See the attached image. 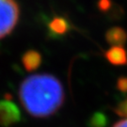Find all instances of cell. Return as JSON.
<instances>
[{"label":"cell","instance_id":"cell-7","mask_svg":"<svg viewBox=\"0 0 127 127\" xmlns=\"http://www.w3.org/2000/svg\"><path fill=\"white\" fill-rule=\"evenodd\" d=\"M48 28L53 35L62 36L68 32L70 26H69L68 21L65 18L60 16H56L49 22Z\"/></svg>","mask_w":127,"mask_h":127},{"label":"cell","instance_id":"cell-4","mask_svg":"<svg viewBox=\"0 0 127 127\" xmlns=\"http://www.w3.org/2000/svg\"><path fill=\"white\" fill-rule=\"evenodd\" d=\"M105 59L114 66L127 65V52L123 46H112L105 52Z\"/></svg>","mask_w":127,"mask_h":127},{"label":"cell","instance_id":"cell-5","mask_svg":"<svg viewBox=\"0 0 127 127\" xmlns=\"http://www.w3.org/2000/svg\"><path fill=\"white\" fill-rule=\"evenodd\" d=\"M105 40L112 46H123L127 41V33L122 27H111L105 33Z\"/></svg>","mask_w":127,"mask_h":127},{"label":"cell","instance_id":"cell-8","mask_svg":"<svg viewBox=\"0 0 127 127\" xmlns=\"http://www.w3.org/2000/svg\"><path fill=\"white\" fill-rule=\"evenodd\" d=\"M107 119L102 113H95L90 121L91 127H104L106 125Z\"/></svg>","mask_w":127,"mask_h":127},{"label":"cell","instance_id":"cell-9","mask_svg":"<svg viewBox=\"0 0 127 127\" xmlns=\"http://www.w3.org/2000/svg\"><path fill=\"white\" fill-rule=\"evenodd\" d=\"M113 111L118 115L119 117L127 119V98L121 101L113 108Z\"/></svg>","mask_w":127,"mask_h":127},{"label":"cell","instance_id":"cell-3","mask_svg":"<svg viewBox=\"0 0 127 127\" xmlns=\"http://www.w3.org/2000/svg\"><path fill=\"white\" fill-rule=\"evenodd\" d=\"M21 120V111L13 102L6 97L0 101V125L9 127L17 123Z\"/></svg>","mask_w":127,"mask_h":127},{"label":"cell","instance_id":"cell-10","mask_svg":"<svg viewBox=\"0 0 127 127\" xmlns=\"http://www.w3.org/2000/svg\"><path fill=\"white\" fill-rule=\"evenodd\" d=\"M117 89L121 92L126 93L127 92V76H122L120 77L117 81Z\"/></svg>","mask_w":127,"mask_h":127},{"label":"cell","instance_id":"cell-12","mask_svg":"<svg viewBox=\"0 0 127 127\" xmlns=\"http://www.w3.org/2000/svg\"><path fill=\"white\" fill-rule=\"evenodd\" d=\"M113 127H127V119L122 120L117 123H115Z\"/></svg>","mask_w":127,"mask_h":127},{"label":"cell","instance_id":"cell-1","mask_svg":"<svg viewBox=\"0 0 127 127\" xmlns=\"http://www.w3.org/2000/svg\"><path fill=\"white\" fill-rule=\"evenodd\" d=\"M19 97L24 108L33 117L46 118L55 114L64 103L62 84L51 74H34L20 86Z\"/></svg>","mask_w":127,"mask_h":127},{"label":"cell","instance_id":"cell-11","mask_svg":"<svg viewBox=\"0 0 127 127\" xmlns=\"http://www.w3.org/2000/svg\"><path fill=\"white\" fill-rule=\"evenodd\" d=\"M98 8L103 12L107 11L111 8V1L110 0H100L98 2Z\"/></svg>","mask_w":127,"mask_h":127},{"label":"cell","instance_id":"cell-2","mask_svg":"<svg viewBox=\"0 0 127 127\" xmlns=\"http://www.w3.org/2000/svg\"><path fill=\"white\" fill-rule=\"evenodd\" d=\"M20 9L15 0H0V39L9 35L19 21Z\"/></svg>","mask_w":127,"mask_h":127},{"label":"cell","instance_id":"cell-6","mask_svg":"<svg viewBox=\"0 0 127 127\" xmlns=\"http://www.w3.org/2000/svg\"><path fill=\"white\" fill-rule=\"evenodd\" d=\"M41 55L35 50L27 51L22 57V63L27 72H34L41 64Z\"/></svg>","mask_w":127,"mask_h":127}]
</instances>
